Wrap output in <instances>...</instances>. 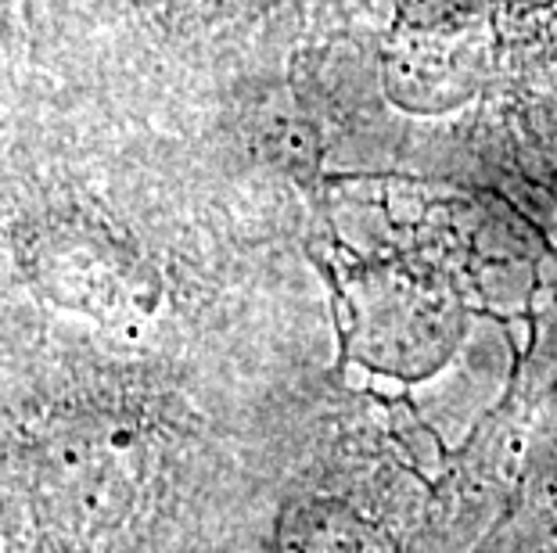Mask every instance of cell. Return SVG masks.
I'll return each mask as SVG.
<instances>
[{
	"mask_svg": "<svg viewBox=\"0 0 557 553\" xmlns=\"http://www.w3.org/2000/svg\"><path fill=\"white\" fill-rule=\"evenodd\" d=\"M156 439L126 399L51 395L33 403L4 450L29 553H120L156 486Z\"/></svg>",
	"mask_w": 557,
	"mask_h": 553,
	"instance_id": "1",
	"label": "cell"
},
{
	"mask_svg": "<svg viewBox=\"0 0 557 553\" xmlns=\"http://www.w3.org/2000/svg\"><path fill=\"white\" fill-rule=\"evenodd\" d=\"M8 263L33 296L101 321L140 313L156 280L90 205L65 194H29L0 223Z\"/></svg>",
	"mask_w": 557,
	"mask_h": 553,
	"instance_id": "2",
	"label": "cell"
},
{
	"mask_svg": "<svg viewBox=\"0 0 557 553\" xmlns=\"http://www.w3.org/2000/svg\"><path fill=\"white\" fill-rule=\"evenodd\" d=\"M18 0H0V62H11L18 47Z\"/></svg>",
	"mask_w": 557,
	"mask_h": 553,
	"instance_id": "3",
	"label": "cell"
},
{
	"mask_svg": "<svg viewBox=\"0 0 557 553\" xmlns=\"http://www.w3.org/2000/svg\"><path fill=\"white\" fill-rule=\"evenodd\" d=\"M0 553H4V507H0Z\"/></svg>",
	"mask_w": 557,
	"mask_h": 553,
	"instance_id": "4",
	"label": "cell"
}]
</instances>
